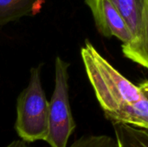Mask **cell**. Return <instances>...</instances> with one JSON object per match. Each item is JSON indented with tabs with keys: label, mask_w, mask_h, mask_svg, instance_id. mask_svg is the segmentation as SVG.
I'll return each instance as SVG.
<instances>
[{
	"label": "cell",
	"mask_w": 148,
	"mask_h": 147,
	"mask_svg": "<svg viewBox=\"0 0 148 147\" xmlns=\"http://www.w3.org/2000/svg\"><path fill=\"white\" fill-rule=\"evenodd\" d=\"M81 57L105 118L111 123L147 130V80L138 85L130 81L88 40L81 49Z\"/></svg>",
	"instance_id": "1"
},
{
	"label": "cell",
	"mask_w": 148,
	"mask_h": 147,
	"mask_svg": "<svg viewBox=\"0 0 148 147\" xmlns=\"http://www.w3.org/2000/svg\"><path fill=\"white\" fill-rule=\"evenodd\" d=\"M42 64L31 68L28 86L16 98L14 129L21 140L28 144L46 141L49 133V101L41 81Z\"/></svg>",
	"instance_id": "2"
},
{
	"label": "cell",
	"mask_w": 148,
	"mask_h": 147,
	"mask_svg": "<svg viewBox=\"0 0 148 147\" xmlns=\"http://www.w3.org/2000/svg\"><path fill=\"white\" fill-rule=\"evenodd\" d=\"M70 63L60 56L55 60V88L49 102V133L46 142L50 147H67L76 124L69 95V68Z\"/></svg>",
	"instance_id": "3"
},
{
	"label": "cell",
	"mask_w": 148,
	"mask_h": 147,
	"mask_svg": "<svg viewBox=\"0 0 148 147\" xmlns=\"http://www.w3.org/2000/svg\"><path fill=\"white\" fill-rule=\"evenodd\" d=\"M121 15L132 35L131 43L122 49L124 56L148 68V0H108Z\"/></svg>",
	"instance_id": "4"
},
{
	"label": "cell",
	"mask_w": 148,
	"mask_h": 147,
	"mask_svg": "<svg viewBox=\"0 0 148 147\" xmlns=\"http://www.w3.org/2000/svg\"><path fill=\"white\" fill-rule=\"evenodd\" d=\"M90 9L98 32L107 38L116 37L122 42L121 49L132 42V35L126 23L108 0H84Z\"/></svg>",
	"instance_id": "5"
},
{
	"label": "cell",
	"mask_w": 148,
	"mask_h": 147,
	"mask_svg": "<svg viewBox=\"0 0 148 147\" xmlns=\"http://www.w3.org/2000/svg\"><path fill=\"white\" fill-rule=\"evenodd\" d=\"M44 0H0V27L37 14Z\"/></svg>",
	"instance_id": "6"
},
{
	"label": "cell",
	"mask_w": 148,
	"mask_h": 147,
	"mask_svg": "<svg viewBox=\"0 0 148 147\" xmlns=\"http://www.w3.org/2000/svg\"><path fill=\"white\" fill-rule=\"evenodd\" d=\"M117 147H148V131L121 123H112Z\"/></svg>",
	"instance_id": "7"
},
{
	"label": "cell",
	"mask_w": 148,
	"mask_h": 147,
	"mask_svg": "<svg viewBox=\"0 0 148 147\" xmlns=\"http://www.w3.org/2000/svg\"><path fill=\"white\" fill-rule=\"evenodd\" d=\"M67 147H117L115 139L106 134L83 135Z\"/></svg>",
	"instance_id": "8"
},
{
	"label": "cell",
	"mask_w": 148,
	"mask_h": 147,
	"mask_svg": "<svg viewBox=\"0 0 148 147\" xmlns=\"http://www.w3.org/2000/svg\"><path fill=\"white\" fill-rule=\"evenodd\" d=\"M4 147H34L31 146L30 144H28L26 142H23L21 139H15L11 141L10 144H8L6 146Z\"/></svg>",
	"instance_id": "9"
}]
</instances>
